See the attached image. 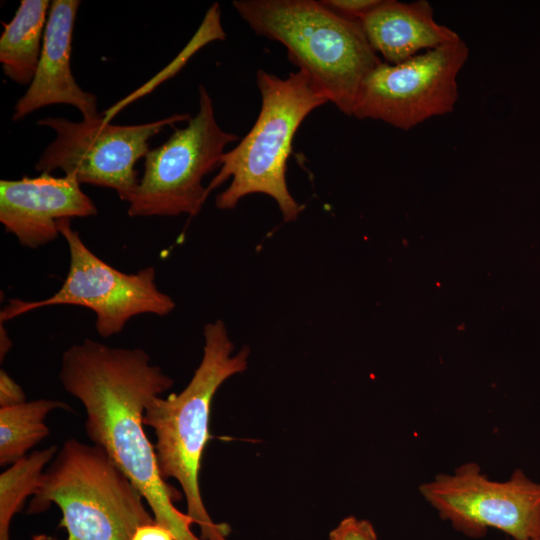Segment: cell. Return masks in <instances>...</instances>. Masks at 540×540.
I'll list each match as a JSON object with an SVG mask.
<instances>
[{
	"mask_svg": "<svg viewBox=\"0 0 540 540\" xmlns=\"http://www.w3.org/2000/svg\"><path fill=\"white\" fill-rule=\"evenodd\" d=\"M59 379L84 407L88 438L139 490L155 522L176 540H202L191 530V517L175 506L182 494L161 476L144 430L148 403L169 390L173 379L141 348L111 347L91 339L65 350Z\"/></svg>",
	"mask_w": 540,
	"mask_h": 540,
	"instance_id": "1",
	"label": "cell"
},
{
	"mask_svg": "<svg viewBox=\"0 0 540 540\" xmlns=\"http://www.w3.org/2000/svg\"><path fill=\"white\" fill-rule=\"evenodd\" d=\"M203 356L188 385L178 394L153 398L147 405L143 423L155 435L154 450L159 472L167 481L180 484L186 498L187 514L200 527L202 540H228L229 525L215 523L201 497L199 471L209 434L213 397L231 376L247 368L249 349L234 354V344L222 320L203 329Z\"/></svg>",
	"mask_w": 540,
	"mask_h": 540,
	"instance_id": "2",
	"label": "cell"
},
{
	"mask_svg": "<svg viewBox=\"0 0 540 540\" xmlns=\"http://www.w3.org/2000/svg\"><path fill=\"white\" fill-rule=\"evenodd\" d=\"M233 6L257 35L286 48L328 102L353 116L362 82L382 62L358 20L314 0H237Z\"/></svg>",
	"mask_w": 540,
	"mask_h": 540,
	"instance_id": "3",
	"label": "cell"
},
{
	"mask_svg": "<svg viewBox=\"0 0 540 540\" xmlns=\"http://www.w3.org/2000/svg\"><path fill=\"white\" fill-rule=\"evenodd\" d=\"M256 80L261 95L258 117L238 145L223 154L220 170L206 192L209 196L231 178L216 198L217 208L232 209L243 197L262 193L275 200L284 221H294L303 206L289 192L287 159L303 120L328 100L303 70L281 78L260 69Z\"/></svg>",
	"mask_w": 540,
	"mask_h": 540,
	"instance_id": "4",
	"label": "cell"
},
{
	"mask_svg": "<svg viewBox=\"0 0 540 540\" xmlns=\"http://www.w3.org/2000/svg\"><path fill=\"white\" fill-rule=\"evenodd\" d=\"M144 502L103 448L70 438L44 470L28 512L56 504L66 540H131L138 527L155 521Z\"/></svg>",
	"mask_w": 540,
	"mask_h": 540,
	"instance_id": "5",
	"label": "cell"
},
{
	"mask_svg": "<svg viewBox=\"0 0 540 540\" xmlns=\"http://www.w3.org/2000/svg\"><path fill=\"white\" fill-rule=\"evenodd\" d=\"M58 229L69 250V268L62 286L43 300H10L0 312L1 323L43 307L75 305L95 313L97 333L107 338L119 334L137 315L162 317L174 310L173 299L156 284L153 267L136 273L121 272L86 246L72 228L71 219L59 220Z\"/></svg>",
	"mask_w": 540,
	"mask_h": 540,
	"instance_id": "6",
	"label": "cell"
},
{
	"mask_svg": "<svg viewBox=\"0 0 540 540\" xmlns=\"http://www.w3.org/2000/svg\"><path fill=\"white\" fill-rule=\"evenodd\" d=\"M239 138L217 123L213 100L199 85V108L144 157V171L128 202L130 217L197 215L208 194L202 181L220 167L225 147Z\"/></svg>",
	"mask_w": 540,
	"mask_h": 540,
	"instance_id": "7",
	"label": "cell"
},
{
	"mask_svg": "<svg viewBox=\"0 0 540 540\" xmlns=\"http://www.w3.org/2000/svg\"><path fill=\"white\" fill-rule=\"evenodd\" d=\"M189 114L136 125H114L101 116L94 121L73 122L47 117L38 125L55 131V139L45 148L35 164L41 174L61 170L79 183L114 190L127 203L139 184L137 161L149 152V141L164 127L188 121Z\"/></svg>",
	"mask_w": 540,
	"mask_h": 540,
	"instance_id": "8",
	"label": "cell"
},
{
	"mask_svg": "<svg viewBox=\"0 0 540 540\" xmlns=\"http://www.w3.org/2000/svg\"><path fill=\"white\" fill-rule=\"evenodd\" d=\"M419 491L441 519L465 536L480 538L493 528L514 540L540 539V483L521 469L496 481L477 463L467 462L453 473L437 474Z\"/></svg>",
	"mask_w": 540,
	"mask_h": 540,
	"instance_id": "9",
	"label": "cell"
},
{
	"mask_svg": "<svg viewBox=\"0 0 540 540\" xmlns=\"http://www.w3.org/2000/svg\"><path fill=\"white\" fill-rule=\"evenodd\" d=\"M468 56L460 38L398 64L382 61L362 82L353 116L408 131L451 113L458 99V74Z\"/></svg>",
	"mask_w": 540,
	"mask_h": 540,
	"instance_id": "10",
	"label": "cell"
},
{
	"mask_svg": "<svg viewBox=\"0 0 540 540\" xmlns=\"http://www.w3.org/2000/svg\"><path fill=\"white\" fill-rule=\"evenodd\" d=\"M97 214L73 175L40 174L0 181V222L19 244L38 248L59 235L58 221Z\"/></svg>",
	"mask_w": 540,
	"mask_h": 540,
	"instance_id": "11",
	"label": "cell"
},
{
	"mask_svg": "<svg viewBox=\"0 0 540 540\" xmlns=\"http://www.w3.org/2000/svg\"><path fill=\"white\" fill-rule=\"evenodd\" d=\"M79 6V0L51 1L36 72L26 93L16 102L12 120L53 104L77 108L86 121L101 117L96 96L82 90L71 72L72 35Z\"/></svg>",
	"mask_w": 540,
	"mask_h": 540,
	"instance_id": "12",
	"label": "cell"
},
{
	"mask_svg": "<svg viewBox=\"0 0 540 540\" xmlns=\"http://www.w3.org/2000/svg\"><path fill=\"white\" fill-rule=\"evenodd\" d=\"M358 21L374 51L389 64H398L461 38L435 20L433 8L426 0H380Z\"/></svg>",
	"mask_w": 540,
	"mask_h": 540,
	"instance_id": "13",
	"label": "cell"
},
{
	"mask_svg": "<svg viewBox=\"0 0 540 540\" xmlns=\"http://www.w3.org/2000/svg\"><path fill=\"white\" fill-rule=\"evenodd\" d=\"M51 2L21 0L13 18L3 24L0 63L3 73L19 85H30L41 55Z\"/></svg>",
	"mask_w": 540,
	"mask_h": 540,
	"instance_id": "14",
	"label": "cell"
},
{
	"mask_svg": "<svg viewBox=\"0 0 540 540\" xmlns=\"http://www.w3.org/2000/svg\"><path fill=\"white\" fill-rule=\"evenodd\" d=\"M57 409L70 410V406L42 398L0 408V465L14 464L45 439L50 434L45 419Z\"/></svg>",
	"mask_w": 540,
	"mask_h": 540,
	"instance_id": "15",
	"label": "cell"
},
{
	"mask_svg": "<svg viewBox=\"0 0 540 540\" xmlns=\"http://www.w3.org/2000/svg\"><path fill=\"white\" fill-rule=\"evenodd\" d=\"M56 445L34 451L0 475V540H9L12 518L18 513L26 498L35 493L40 478L58 452Z\"/></svg>",
	"mask_w": 540,
	"mask_h": 540,
	"instance_id": "16",
	"label": "cell"
},
{
	"mask_svg": "<svg viewBox=\"0 0 540 540\" xmlns=\"http://www.w3.org/2000/svg\"><path fill=\"white\" fill-rule=\"evenodd\" d=\"M329 540H378L370 521L348 516L330 531Z\"/></svg>",
	"mask_w": 540,
	"mask_h": 540,
	"instance_id": "17",
	"label": "cell"
},
{
	"mask_svg": "<svg viewBox=\"0 0 540 540\" xmlns=\"http://www.w3.org/2000/svg\"><path fill=\"white\" fill-rule=\"evenodd\" d=\"M321 2L342 16L359 20L373 9L380 0H323Z\"/></svg>",
	"mask_w": 540,
	"mask_h": 540,
	"instance_id": "18",
	"label": "cell"
},
{
	"mask_svg": "<svg viewBox=\"0 0 540 540\" xmlns=\"http://www.w3.org/2000/svg\"><path fill=\"white\" fill-rule=\"evenodd\" d=\"M27 401L22 387L3 369L0 371V408Z\"/></svg>",
	"mask_w": 540,
	"mask_h": 540,
	"instance_id": "19",
	"label": "cell"
},
{
	"mask_svg": "<svg viewBox=\"0 0 540 540\" xmlns=\"http://www.w3.org/2000/svg\"><path fill=\"white\" fill-rule=\"evenodd\" d=\"M131 540H176L173 533L156 523H148L138 527Z\"/></svg>",
	"mask_w": 540,
	"mask_h": 540,
	"instance_id": "20",
	"label": "cell"
},
{
	"mask_svg": "<svg viewBox=\"0 0 540 540\" xmlns=\"http://www.w3.org/2000/svg\"><path fill=\"white\" fill-rule=\"evenodd\" d=\"M11 347H12V341L9 338L6 329L3 327V323H1V328H0V359L1 361H3V358L8 353Z\"/></svg>",
	"mask_w": 540,
	"mask_h": 540,
	"instance_id": "21",
	"label": "cell"
},
{
	"mask_svg": "<svg viewBox=\"0 0 540 540\" xmlns=\"http://www.w3.org/2000/svg\"><path fill=\"white\" fill-rule=\"evenodd\" d=\"M31 540H57V539L47 534H37V535H34Z\"/></svg>",
	"mask_w": 540,
	"mask_h": 540,
	"instance_id": "22",
	"label": "cell"
},
{
	"mask_svg": "<svg viewBox=\"0 0 540 540\" xmlns=\"http://www.w3.org/2000/svg\"><path fill=\"white\" fill-rule=\"evenodd\" d=\"M535 540H540V539H535Z\"/></svg>",
	"mask_w": 540,
	"mask_h": 540,
	"instance_id": "23",
	"label": "cell"
}]
</instances>
